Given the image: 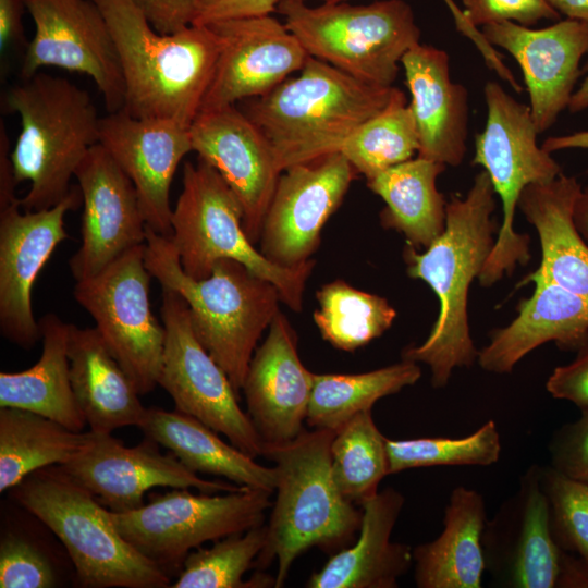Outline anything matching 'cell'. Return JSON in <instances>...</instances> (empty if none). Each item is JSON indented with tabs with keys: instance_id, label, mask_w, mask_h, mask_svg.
Masks as SVG:
<instances>
[{
	"instance_id": "83f0119b",
	"label": "cell",
	"mask_w": 588,
	"mask_h": 588,
	"mask_svg": "<svg viewBox=\"0 0 588 588\" xmlns=\"http://www.w3.org/2000/svg\"><path fill=\"white\" fill-rule=\"evenodd\" d=\"M68 356L72 390L89 430L108 434L139 428L147 408L96 327L70 323Z\"/></svg>"
},
{
	"instance_id": "6da1fadb",
	"label": "cell",
	"mask_w": 588,
	"mask_h": 588,
	"mask_svg": "<svg viewBox=\"0 0 588 588\" xmlns=\"http://www.w3.org/2000/svg\"><path fill=\"white\" fill-rule=\"evenodd\" d=\"M494 194L489 175L480 171L465 197L452 196L446 203L445 229L426 252L418 253L408 243L403 252L407 274L429 284L440 309L427 340L406 347L402 359L426 364L434 388L446 385L455 368L470 367L478 357L469 331L467 297L499 230L492 219Z\"/></svg>"
},
{
	"instance_id": "ffe728a7",
	"label": "cell",
	"mask_w": 588,
	"mask_h": 588,
	"mask_svg": "<svg viewBox=\"0 0 588 588\" xmlns=\"http://www.w3.org/2000/svg\"><path fill=\"white\" fill-rule=\"evenodd\" d=\"M74 176L83 197L82 243L69 267L81 281L145 244L147 224L134 184L99 143L87 151Z\"/></svg>"
},
{
	"instance_id": "7bdbcfd3",
	"label": "cell",
	"mask_w": 588,
	"mask_h": 588,
	"mask_svg": "<svg viewBox=\"0 0 588 588\" xmlns=\"http://www.w3.org/2000/svg\"><path fill=\"white\" fill-rule=\"evenodd\" d=\"M462 4L465 19L476 28L502 22L530 27L561 17L547 0H462Z\"/></svg>"
},
{
	"instance_id": "9a60e30c",
	"label": "cell",
	"mask_w": 588,
	"mask_h": 588,
	"mask_svg": "<svg viewBox=\"0 0 588 588\" xmlns=\"http://www.w3.org/2000/svg\"><path fill=\"white\" fill-rule=\"evenodd\" d=\"M355 173L341 151L283 170L264 220L260 253L284 268L310 260L322 226L339 208Z\"/></svg>"
},
{
	"instance_id": "f546056e",
	"label": "cell",
	"mask_w": 588,
	"mask_h": 588,
	"mask_svg": "<svg viewBox=\"0 0 588 588\" xmlns=\"http://www.w3.org/2000/svg\"><path fill=\"white\" fill-rule=\"evenodd\" d=\"M482 495L464 486L454 488L444 510L443 529L432 541L413 549L418 588H480L486 562Z\"/></svg>"
},
{
	"instance_id": "52a82bcc",
	"label": "cell",
	"mask_w": 588,
	"mask_h": 588,
	"mask_svg": "<svg viewBox=\"0 0 588 588\" xmlns=\"http://www.w3.org/2000/svg\"><path fill=\"white\" fill-rule=\"evenodd\" d=\"M10 491L64 546L79 586H171L170 576L123 538L110 511L60 466L29 474Z\"/></svg>"
},
{
	"instance_id": "f907efd6",
	"label": "cell",
	"mask_w": 588,
	"mask_h": 588,
	"mask_svg": "<svg viewBox=\"0 0 588 588\" xmlns=\"http://www.w3.org/2000/svg\"><path fill=\"white\" fill-rule=\"evenodd\" d=\"M541 147L550 154L563 149H588V130L550 136L543 140Z\"/></svg>"
},
{
	"instance_id": "277c9868",
	"label": "cell",
	"mask_w": 588,
	"mask_h": 588,
	"mask_svg": "<svg viewBox=\"0 0 588 588\" xmlns=\"http://www.w3.org/2000/svg\"><path fill=\"white\" fill-rule=\"evenodd\" d=\"M395 90L362 82L309 56L298 75L249 99L243 112L266 137L283 171L341 151Z\"/></svg>"
},
{
	"instance_id": "5b68a950",
	"label": "cell",
	"mask_w": 588,
	"mask_h": 588,
	"mask_svg": "<svg viewBox=\"0 0 588 588\" xmlns=\"http://www.w3.org/2000/svg\"><path fill=\"white\" fill-rule=\"evenodd\" d=\"M145 262L161 286L186 302L196 338L238 394L258 340L280 311L277 287L234 259H221L209 277L194 279L184 272L170 237L148 226Z\"/></svg>"
},
{
	"instance_id": "4316f807",
	"label": "cell",
	"mask_w": 588,
	"mask_h": 588,
	"mask_svg": "<svg viewBox=\"0 0 588 588\" xmlns=\"http://www.w3.org/2000/svg\"><path fill=\"white\" fill-rule=\"evenodd\" d=\"M529 281L535 291L520 301L517 317L493 330L489 344L478 353L486 371L510 373L524 356L550 341L565 350L588 344V301L543 279Z\"/></svg>"
},
{
	"instance_id": "d6a6232c",
	"label": "cell",
	"mask_w": 588,
	"mask_h": 588,
	"mask_svg": "<svg viewBox=\"0 0 588 588\" xmlns=\"http://www.w3.org/2000/svg\"><path fill=\"white\" fill-rule=\"evenodd\" d=\"M445 164L417 156L367 181L385 203L383 226L403 233L415 248L431 245L445 229L446 203L437 188Z\"/></svg>"
},
{
	"instance_id": "f1b7e54d",
	"label": "cell",
	"mask_w": 588,
	"mask_h": 588,
	"mask_svg": "<svg viewBox=\"0 0 588 588\" xmlns=\"http://www.w3.org/2000/svg\"><path fill=\"white\" fill-rule=\"evenodd\" d=\"M580 191L574 176L562 173L525 187L517 207L536 229L541 246V262L526 281L540 278L588 301V245L573 222Z\"/></svg>"
},
{
	"instance_id": "603a6c76",
	"label": "cell",
	"mask_w": 588,
	"mask_h": 588,
	"mask_svg": "<svg viewBox=\"0 0 588 588\" xmlns=\"http://www.w3.org/2000/svg\"><path fill=\"white\" fill-rule=\"evenodd\" d=\"M99 144L134 184L147 226L170 237V189L180 162L193 151L189 127L120 110L100 119Z\"/></svg>"
},
{
	"instance_id": "4dcf8cb0",
	"label": "cell",
	"mask_w": 588,
	"mask_h": 588,
	"mask_svg": "<svg viewBox=\"0 0 588 588\" xmlns=\"http://www.w3.org/2000/svg\"><path fill=\"white\" fill-rule=\"evenodd\" d=\"M144 436L171 452L188 469L222 477L240 487L274 493V467L264 466L200 420L179 411L149 407Z\"/></svg>"
},
{
	"instance_id": "ba28073f",
	"label": "cell",
	"mask_w": 588,
	"mask_h": 588,
	"mask_svg": "<svg viewBox=\"0 0 588 588\" xmlns=\"http://www.w3.org/2000/svg\"><path fill=\"white\" fill-rule=\"evenodd\" d=\"M170 240L186 274L194 279L210 275L221 259L244 264L271 282L281 301L298 313L303 308L306 281L315 261L284 268L268 260L254 247L243 228V209L219 172L205 160L187 161L183 188L171 215Z\"/></svg>"
},
{
	"instance_id": "44dd1931",
	"label": "cell",
	"mask_w": 588,
	"mask_h": 588,
	"mask_svg": "<svg viewBox=\"0 0 588 588\" xmlns=\"http://www.w3.org/2000/svg\"><path fill=\"white\" fill-rule=\"evenodd\" d=\"M189 134L193 151L219 172L238 199L245 234L253 244L259 242L282 173L270 144L235 105L200 111Z\"/></svg>"
},
{
	"instance_id": "74e56055",
	"label": "cell",
	"mask_w": 588,
	"mask_h": 588,
	"mask_svg": "<svg viewBox=\"0 0 588 588\" xmlns=\"http://www.w3.org/2000/svg\"><path fill=\"white\" fill-rule=\"evenodd\" d=\"M419 137L405 94L396 88L389 105L360 125L341 152L356 173L370 180L418 154Z\"/></svg>"
},
{
	"instance_id": "c3c4849f",
	"label": "cell",
	"mask_w": 588,
	"mask_h": 588,
	"mask_svg": "<svg viewBox=\"0 0 588 588\" xmlns=\"http://www.w3.org/2000/svg\"><path fill=\"white\" fill-rule=\"evenodd\" d=\"M24 0H0V50L7 51L12 45L24 40Z\"/></svg>"
},
{
	"instance_id": "e0dca14e",
	"label": "cell",
	"mask_w": 588,
	"mask_h": 588,
	"mask_svg": "<svg viewBox=\"0 0 588 588\" xmlns=\"http://www.w3.org/2000/svg\"><path fill=\"white\" fill-rule=\"evenodd\" d=\"M482 548L486 569L501 586L558 587L564 551L551 531L540 466L528 468L517 492L486 523Z\"/></svg>"
},
{
	"instance_id": "9c48e42d",
	"label": "cell",
	"mask_w": 588,
	"mask_h": 588,
	"mask_svg": "<svg viewBox=\"0 0 588 588\" xmlns=\"http://www.w3.org/2000/svg\"><path fill=\"white\" fill-rule=\"evenodd\" d=\"M277 11L308 56L376 86H393L403 56L419 44L420 29L403 0L319 7L279 1Z\"/></svg>"
},
{
	"instance_id": "f6af8a7d",
	"label": "cell",
	"mask_w": 588,
	"mask_h": 588,
	"mask_svg": "<svg viewBox=\"0 0 588 588\" xmlns=\"http://www.w3.org/2000/svg\"><path fill=\"white\" fill-rule=\"evenodd\" d=\"M280 0H195L192 25L271 15Z\"/></svg>"
},
{
	"instance_id": "db71d44e",
	"label": "cell",
	"mask_w": 588,
	"mask_h": 588,
	"mask_svg": "<svg viewBox=\"0 0 588 588\" xmlns=\"http://www.w3.org/2000/svg\"><path fill=\"white\" fill-rule=\"evenodd\" d=\"M585 73V78L579 87L574 91L567 109L572 113L580 112L588 108V61L581 69Z\"/></svg>"
},
{
	"instance_id": "ac0fdd59",
	"label": "cell",
	"mask_w": 588,
	"mask_h": 588,
	"mask_svg": "<svg viewBox=\"0 0 588 588\" xmlns=\"http://www.w3.org/2000/svg\"><path fill=\"white\" fill-rule=\"evenodd\" d=\"M60 467L115 513L142 506L146 492L156 487L194 488L205 493L243 488L226 481L203 479L171 452L161 453L159 444L146 437L137 445L126 446L112 433H95L93 443L82 454Z\"/></svg>"
},
{
	"instance_id": "cb8c5ba5",
	"label": "cell",
	"mask_w": 588,
	"mask_h": 588,
	"mask_svg": "<svg viewBox=\"0 0 588 588\" xmlns=\"http://www.w3.org/2000/svg\"><path fill=\"white\" fill-rule=\"evenodd\" d=\"M250 359L242 391L246 413L264 444L295 439L305 430L314 372L301 362L297 335L279 311Z\"/></svg>"
},
{
	"instance_id": "ee69618b",
	"label": "cell",
	"mask_w": 588,
	"mask_h": 588,
	"mask_svg": "<svg viewBox=\"0 0 588 588\" xmlns=\"http://www.w3.org/2000/svg\"><path fill=\"white\" fill-rule=\"evenodd\" d=\"M549 451L554 469L588 486V411L555 432Z\"/></svg>"
},
{
	"instance_id": "d590c367",
	"label": "cell",
	"mask_w": 588,
	"mask_h": 588,
	"mask_svg": "<svg viewBox=\"0 0 588 588\" xmlns=\"http://www.w3.org/2000/svg\"><path fill=\"white\" fill-rule=\"evenodd\" d=\"M332 475L341 493L362 506L379 492L390 474L387 438L371 409L358 413L335 430L330 446Z\"/></svg>"
},
{
	"instance_id": "4fadbf2b",
	"label": "cell",
	"mask_w": 588,
	"mask_h": 588,
	"mask_svg": "<svg viewBox=\"0 0 588 588\" xmlns=\"http://www.w3.org/2000/svg\"><path fill=\"white\" fill-rule=\"evenodd\" d=\"M161 321L166 330L159 385L175 409L189 415L256 458L264 442L237 402L228 375L196 338L189 309L175 291L161 286Z\"/></svg>"
},
{
	"instance_id": "e575fe53",
	"label": "cell",
	"mask_w": 588,
	"mask_h": 588,
	"mask_svg": "<svg viewBox=\"0 0 588 588\" xmlns=\"http://www.w3.org/2000/svg\"><path fill=\"white\" fill-rule=\"evenodd\" d=\"M420 376L418 363L407 359L363 373H314L306 424L335 431L380 399L415 384Z\"/></svg>"
},
{
	"instance_id": "816d5d0a",
	"label": "cell",
	"mask_w": 588,
	"mask_h": 588,
	"mask_svg": "<svg viewBox=\"0 0 588 588\" xmlns=\"http://www.w3.org/2000/svg\"><path fill=\"white\" fill-rule=\"evenodd\" d=\"M573 222L577 232L588 245V186L581 188L576 198L573 207Z\"/></svg>"
},
{
	"instance_id": "7402d4cb",
	"label": "cell",
	"mask_w": 588,
	"mask_h": 588,
	"mask_svg": "<svg viewBox=\"0 0 588 588\" xmlns=\"http://www.w3.org/2000/svg\"><path fill=\"white\" fill-rule=\"evenodd\" d=\"M481 34L506 50L519 64L529 95L530 112L540 133L567 109L588 56V22L565 19L539 29L513 22L489 24Z\"/></svg>"
},
{
	"instance_id": "7c38bea8",
	"label": "cell",
	"mask_w": 588,
	"mask_h": 588,
	"mask_svg": "<svg viewBox=\"0 0 588 588\" xmlns=\"http://www.w3.org/2000/svg\"><path fill=\"white\" fill-rule=\"evenodd\" d=\"M152 275L145 244L135 246L96 275L76 281L73 296L140 395L159 385L166 330L150 309Z\"/></svg>"
},
{
	"instance_id": "f35d334b",
	"label": "cell",
	"mask_w": 588,
	"mask_h": 588,
	"mask_svg": "<svg viewBox=\"0 0 588 588\" xmlns=\"http://www.w3.org/2000/svg\"><path fill=\"white\" fill-rule=\"evenodd\" d=\"M266 524L244 532L213 541L209 548H198L185 559L171 588H252L247 571L264 550Z\"/></svg>"
},
{
	"instance_id": "836d02e7",
	"label": "cell",
	"mask_w": 588,
	"mask_h": 588,
	"mask_svg": "<svg viewBox=\"0 0 588 588\" xmlns=\"http://www.w3.org/2000/svg\"><path fill=\"white\" fill-rule=\"evenodd\" d=\"M94 439L90 430L74 431L30 411L0 407V492L38 469L68 464Z\"/></svg>"
},
{
	"instance_id": "60d3db41",
	"label": "cell",
	"mask_w": 588,
	"mask_h": 588,
	"mask_svg": "<svg viewBox=\"0 0 588 588\" xmlns=\"http://www.w3.org/2000/svg\"><path fill=\"white\" fill-rule=\"evenodd\" d=\"M541 481L550 505V524L562 551L588 561V486L552 466L540 467Z\"/></svg>"
},
{
	"instance_id": "9f6ffc18",
	"label": "cell",
	"mask_w": 588,
	"mask_h": 588,
	"mask_svg": "<svg viewBox=\"0 0 588 588\" xmlns=\"http://www.w3.org/2000/svg\"><path fill=\"white\" fill-rule=\"evenodd\" d=\"M280 1H298V2H305L306 0H280ZM323 3H341L345 2L346 0H321Z\"/></svg>"
},
{
	"instance_id": "d4e9b609",
	"label": "cell",
	"mask_w": 588,
	"mask_h": 588,
	"mask_svg": "<svg viewBox=\"0 0 588 588\" xmlns=\"http://www.w3.org/2000/svg\"><path fill=\"white\" fill-rule=\"evenodd\" d=\"M418 137V156L460 166L466 154L468 91L450 77L446 51L417 44L402 58Z\"/></svg>"
},
{
	"instance_id": "bcb514c9",
	"label": "cell",
	"mask_w": 588,
	"mask_h": 588,
	"mask_svg": "<svg viewBox=\"0 0 588 588\" xmlns=\"http://www.w3.org/2000/svg\"><path fill=\"white\" fill-rule=\"evenodd\" d=\"M546 388L553 397L569 401L580 411H588V344L579 348L575 360L553 370Z\"/></svg>"
},
{
	"instance_id": "8fae6325",
	"label": "cell",
	"mask_w": 588,
	"mask_h": 588,
	"mask_svg": "<svg viewBox=\"0 0 588 588\" xmlns=\"http://www.w3.org/2000/svg\"><path fill=\"white\" fill-rule=\"evenodd\" d=\"M271 494L247 487L222 494L172 489L135 510L109 511L123 538L170 576L204 543L262 525Z\"/></svg>"
},
{
	"instance_id": "8992f818",
	"label": "cell",
	"mask_w": 588,
	"mask_h": 588,
	"mask_svg": "<svg viewBox=\"0 0 588 588\" xmlns=\"http://www.w3.org/2000/svg\"><path fill=\"white\" fill-rule=\"evenodd\" d=\"M4 103L21 122L11 149L15 182L30 183L20 207L51 208L70 193L77 167L99 143L101 118L93 98L66 78L38 72L11 87Z\"/></svg>"
},
{
	"instance_id": "3957f363",
	"label": "cell",
	"mask_w": 588,
	"mask_h": 588,
	"mask_svg": "<svg viewBox=\"0 0 588 588\" xmlns=\"http://www.w3.org/2000/svg\"><path fill=\"white\" fill-rule=\"evenodd\" d=\"M102 13L123 73V111L191 126L199 113L219 54L208 26L161 34L133 0H91Z\"/></svg>"
},
{
	"instance_id": "5bb4252c",
	"label": "cell",
	"mask_w": 588,
	"mask_h": 588,
	"mask_svg": "<svg viewBox=\"0 0 588 588\" xmlns=\"http://www.w3.org/2000/svg\"><path fill=\"white\" fill-rule=\"evenodd\" d=\"M35 34L27 44L22 77L54 66L93 78L109 113L123 109L125 86L107 22L91 0H24Z\"/></svg>"
},
{
	"instance_id": "d6986e66",
	"label": "cell",
	"mask_w": 588,
	"mask_h": 588,
	"mask_svg": "<svg viewBox=\"0 0 588 588\" xmlns=\"http://www.w3.org/2000/svg\"><path fill=\"white\" fill-rule=\"evenodd\" d=\"M208 27L218 38L219 54L199 112L268 94L299 72L309 57L285 24L271 15Z\"/></svg>"
},
{
	"instance_id": "1f68e13d",
	"label": "cell",
	"mask_w": 588,
	"mask_h": 588,
	"mask_svg": "<svg viewBox=\"0 0 588 588\" xmlns=\"http://www.w3.org/2000/svg\"><path fill=\"white\" fill-rule=\"evenodd\" d=\"M42 352L38 362L19 372H0V407H17L83 431L86 419L70 379V323L49 313L39 320Z\"/></svg>"
},
{
	"instance_id": "2e32d148",
	"label": "cell",
	"mask_w": 588,
	"mask_h": 588,
	"mask_svg": "<svg viewBox=\"0 0 588 588\" xmlns=\"http://www.w3.org/2000/svg\"><path fill=\"white\" fill-rule=\"evenodd\" d=\"M19 200L0 207V332L10 343L30 350L41 340L32 307L35 280L69 237L64 217L83 204V197L74 186L59 204L37 211H23Z\"/></svg>"
},
{
	"instance_id": "8d00e7d4",
	"label": "cell",
	"mask_w": 588,
	"mask_h": 588,
	"mask_svg": "<svg viewBox=\"0 0 588 588\" xmlns=\"http://www.w3.org/2000/svg\"><path fill=\"white\" fill-rule=\"evenodd\" d=\"M319 308L314 320L323 340L333 347L353 352L381 336L393 323L395 309L376 294L335 280L316 294Z\"/></svg>"
},
{
	"instance_id": "ab89813d",
	"label": "cell",
	"mask_w": 588,
	"mask_h": 588,
	"mask_svg": "<svg viewBox=\"0 0 588 588\" xmlns=\"http://www.w3.org/2000/svg\"><path fill=\"white\" fill-rule=\"evenodd\" d=\"M387 450L390 474H395L431 466H488L498 462L501 441L495 421L488 420L463 438H387Z\"/></svg>"
},
{
	"instance_id": "b9f144b4",
	"label": "cell",
	"mask_w": 588,
	"mask_h": 588,
	"mask_svg": "<svg viewBox=\"0 0 588 588\" xmlns=\"http://www.w3.org/2000/svg\"><path fill=\"white\" fill-rule=\"evenodd\" d=\"M60 575L51 558L36 542L13 532L0 539L1 588H52Z\"/></svg>"
},
{
	"instance_id": "7dc6e473",
	"label": "cell",
	"mask_w": 588,
	"mask_h": 588,
	"mask_svg": "<svg viewBox=\"0 0 588 588\" xmlns=\"http://www.w3.org/2000/svg\"><path fill=\"white\" fill-rule=\"evenodd\" d=\"M133 1L161 34H174L192 25L195 0Z\"/></svg>"
},
{
	"instance_id": "f5cc1de1",
	"label": "cell",
	"mask_w": 588,
	"mask_h": 588,
	"mask_svg": "<svg viewBox=\"0 0 588 588\" xmlns=\"http://www.w3.org/2000/svg\"><path fill=\"white\" fill-rule=\"evenodd\" d=\"M548 3L566 19L588 22V0H547Z\"/></svg>"
},
{
	"instance_id": "7a4b0ae2",
	"label": "cell",
	"mask_w": 588,
	"mask_h": 588,
	"mask_svg": "<svg viewBox=\"0 0 588 588\" xmlns=\"http://www.w3.org/2000/svg\"><path fill=\"white\" fill-rule=\"evenodd\" d=\"M334 430H304L295 439L264 444L274 463L275 501L266 524L267 541L255 567L277 562L275 588L284 585L295 560L311 548L330 555L358 534L362 510L339 490L331 468Z\"/></svg>"
},
{
	"instance_id": "11a10c76",
	"label": "cell",
	"mask_w": 588,
	"mask_h": 588,
	"mask_svg": "<svg viewBox=\"0 0 588 588\" xmlns=\"http://www.w3.org/2000/svg\"><path fill=\"white\" fill-rule=\"evenodd\" d=\"M450 9L457 30L463 35L468 36L474 32V27L465 19L463 11L456 5L453 0H443Z\"/></svg>"
},
{
	"instance_id": "681fc988",
	"label": "cell",
	"mask_w": 588,
	"mask_h": 588,
	"mask_svg": "<svg viewBox=\"0 0 588 588\" xmlns=\"http://www.w3.org/2000/svg\"><path fill=\"white\" fill-rule=\"evenodd\" d=\"M11 144L1 120L0 123V207L8 206L19 198L15 196V182L11 161Z\"/></svg>"
},
{
	"instance_id": "30bf717a",
	"label": "cell",
	"mask_w": 588,
	"mask_h": 588,
	"mask_svg": "<svg viewBox=\"0 0 588 588\" xmlns=\"http://www.w3.org/2000/svg\"><path fill=\"white\" fill-rule=\"evenodd\" d=\"M487 120L475 136L473 164L481 166L502 201L503 220L493 248L478 277L491 286L517 265L530 259L529 236L514 230L518 199L530 184L548 183L562 174L550 152L537 144L539 134L530 108L518 102L493 81L483 88Z\"/></svg>"
},
{
	"instance_id": "484cf974",
	"label": "cell",
	"mask_w": 588,
	"mask_h": 588,
	"mask_svg": "<svg viewBox=\"0 0 588 588\" xmlns=\"http://www.w3.org/2000/svg\"><path fill=\"white\" fill-rule=\"evenodd\" d=\"M403 494L388 487L362 505V523L352 546L333 553L310 575L308 588H395L413 566V549L391 540L404 506Z\"/></svg>"
}]
</instances>
